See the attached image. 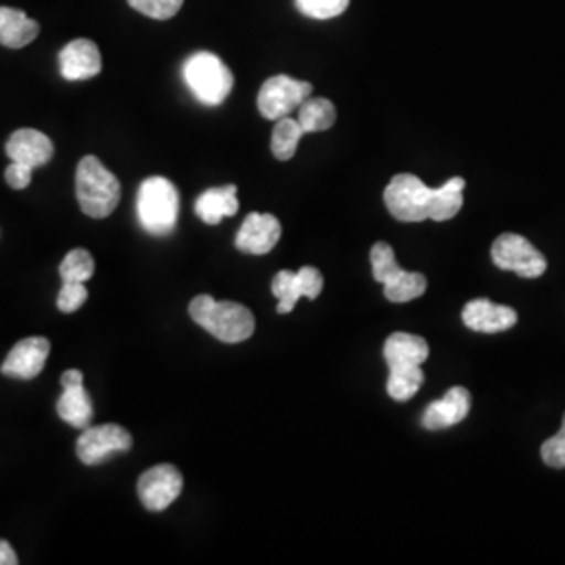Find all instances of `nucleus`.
<instances>
[{
	"label": "nucleus",
	"mask_w": 565,
	"mask_h": 565,
	"mask_svg": "<svg viewBox=\"0 0 565 565\" xmlns=\"http://www.w3.org/2000/svg\"><path fill=\"white\" fill-rule=\"evenodd\" d=\"M189 315L195 323L224 343H242L256 331V319L237 302H216L212 296H198L189 303Z\"/></svg>",
	"instance_id": "f257e3e1"
},
{
	"label": "nucleus",
	"mask_w": 565,
	"mask_h": 565,
	"mask_svg": "<svg viewBox=\"0 0 565 565\" xmlns=\"http://www.w3.org/2000/svg\"><path fill=\"white\" fill-rule=\"evenodd\" d=\"M76 198L86 216L107 218L120 203V181L99 162V158L86 156L76 170Z\"/></svg>",
	"instance_id": "f03ea898"
},
{
	"label": "nucleus",
	"mask_w": 565,
	"mask_h": 565,
	"mask_svg": "<svg viewBox=\"0 0 565 565\" xmlns=\"http://www.w3.org/2000/svg\"><path fill=\"white\" fill-rule=\"evenodd\" d=\"M137 214L142 228L156 237H166L179 221V191L163 177L142 181L137 195Z\"/></svg>",
	"instance_id": "7ed1b4c3"
},
{
	"label": "nucleus",
	"mask_w": 565,
	"mask_h": 565,
	"mask_svg": "<svg viewBox=\"0 0 565 565\" xmlns=\"http://www.w3.org/2000/svg\"><path fill=\"white\" fill-rule=\"evenodd\" d=\"M182 78L198 102L216 107L231 95L235 78L218 55L200 51L182 65Z\"/></svg>",
	"instance_id": "20e7f679"
},
{
	"label": "nucleus",
	"mask_w": 565,
	"mask_h": 565,
	"mask_svg": "<svg viewBox=\"0 0 565 565\" xmlns=\"http://www.w3.org/2000/svg\"><path fill=\"white\" fill-rule=\"evenodd\" d=\"M438 189L427 186L415 174H398L385 186L384 202L401 223H424L434 218Z\"/></svg>",
	"instance_id": "39448f33"
},
{
	"label": "nucleus",
	"mask_w": 565,
	"mask_h": 565,
	"mask_svg": "<svg viewBox=\"0 0 565 565\" xmlns=\"http://www.w3.org/2000/svg\"><path fill=\"white\" fill-rule=\"evenodd\" d=\"M371 266L375 281L384 285V296L394 303H404L422 298L427 289V279L422 273H408L396 263L394 247L390 243H375L371 249Z\"/></svg>",
	"instance_id": "423d86ee"
},
{
	"label": "nucleus",
	"mask_w": 565,
	"mask_h": 565,
	"mask_svg": "<svg viewBox=\"0 0 565 565\" xmlns=\"http://www.w3.org/2000/svg\"><path fill=\"white\" fill-rule=\"evenodd\" d=\"M492 263L524 279H539L546 270V258L522 235L505 233L492 243Z\"/></svg>",
	"instance_id": "0eeeda50"
},
{
	"label": "nucleus",
	"mask_w": 565,
	"mask_h": 565,
	"mask_svg": "<svg viewBox=\"0 0 565 565\" xmlns=\"http://www.w3.org/2000/svg\"><path fill=\"white\" fill-rule=\"evenodd\" d=\"M312 95L310 82L296 81L291 76H273L264 82L258 93V109L266 120H281L298 109Z\"/></svg>",
	"instance_id": "6e6552de"
},
{
	"label": "nucleus",
	"mask_w": 565,
	"mask_h": 565,
	"mask_svg": "<svg viewBox=\"0 0 565 565\" xmlns=\"http://www.w3.org/2000/svg\"><path fill=\"white\" fill-rule=\"evenodd\" d=\"M130 448L132 436L121 425H90L82 429L76 452L84 465H102L120 452H128Z\"/></svg>",
	"instance_id": "1a4fd4ad"
},
{
	"label": "nucleus",
	"mask_w": 565,
	"mask_h": 565,
	"mask_svg": "<svg viewBox=\"0 0 565 565\" xmlns=\"http://www.w3.org/2000/svg\"><path fill=\"white\" fill-rule=\"evenodd\" d=\"M323 275L315 266H303L298 273L291 270H281L273 279L270 291L279 300L277 312L287 315L296 308L300 298L317 300L323 291Z\"/></svg>",
	"instance_id": "9d476101"
},
{
	"label": "nucleus",
	"mask_w": 565,
	"mask_h": 565,
	"mask_svg": "<svg viewBox=\"0 0 565 565\" xmlns=\"http://www.w3.org/2000/svg\"><path fill=\"white\" fill-rule=\"evenodd\" d=\"M182 473L174 465H156L147 469L139 480V499L149 511H163L172 505L182 492Z\"/></svg>",
	"instance_id": "9b49d317"
},
{
	"label": "nucleus",
	"mask_w": 565,
	"mask_h": 565,
	"mask_svg": "<svg viewBox=\"0 0 565 565\" xmlns=\"http://www.w3.org/2000/svg\"><path fill=\"white\" fill-rule=\"evenodd\" d=\"M60 401H57V415L65 424L78 429H86L93 424V398L84 390V375L78 369H70L61 375Z\"/></svg>",
	"instance_id": "f8f14e48"
},
{
	"label": "nucleus",
	"mask_w": 565,
	"mask_h": 565,
	"mask_svg": "<svg viewBox=\"0 0 565 565\" xmlns=\"http://www.w3.org/2000/svg\"><path fill=\"white\" fill-rule=\"evenodd\" d=\"M281 239V223L273 214H247L235 237V247L243 254L264 256Z\"/></svg>",
	"instance_id": "ddd939ff"
},
{
	"label": "nucleus",
	"mask_w": 565,
	"mask_h": 565,
	"mask_svg": "<svg viewBox=\"0 0 565 565\" xmlns=\"http://www.w3.org/2000/svg\"><path fill=\"white\" fill-rule=\"evenodd\" d=\"M51 352V343L46 338H25L13 345L0 366L2 375L15 380H34L41 375Z\"/></svg>",
	"instance_id": "4468645a"
},
{
	"label": "nucleus",
	"mask_w": 565,
	"mask_h": 565,
	"mask_svg": "<svg viewBox=\"0 0 565 565\" xmlns=\"http://www.w3.org/2000/svg\"><path fill=\"white\" fill-rule=\"evenodd\" d=\"M61 76L65 81H90L102 74L103 60L99 46L88 39H78L63 46L60 53Z\"/></svg>",
	"instance_id": "2eb2a0df"
},
{
	"label": "nucleus",
	"mask_w": 565,
	"mask_h": 565,
	"mask_svg": "<svg viewBox=\"0 0 565 565\" xmlns=\"http://www.w3.org/2000/svg\"><path fill=\"white\" fill-rule=\"evenodd\" d=\"M4 151L11 162L23 163V166H30L32 170H36L53 160L55 147L46 135H42L41 130L21 128L9 137V141L4 145Z\"/></svg>",
	"instance_id": "dca6fc26"
},
{
	"label": "nucleus",
	"mask_w": 565,
	"mask_h": 565,
	"mask_svg": "<svg viewBox=\"0 0 565 565\" xmlns=\"http://www.w3.org/2000/svg\"><path fill=\"white\" fill-rule=\"evenodd\" d=\"M463 323L478 333H503L518 323V312L511 306L490 302L486 298L465 303Z\"/></svg>",
	"instance_id": "f3484780"
},
{
	"label": "nucleus",
	"mask_w": 565,
	"mask_h": 565,
	"mask_svg": "<svg viewBox=\"0 0 565 565\" xmlns=\"http://www.w3.org/2000/svg\"><path fill=\"white\" fill-rule=\"evenodd\" d=\"M471 411V394L461 385L450 387L443 401L431 403L425 408L422 425L429 431L448 429L452 425L461 424Z\"/></svg>",
	"instance_id": "a211bd4d"
},
{
	"label": "nucleus",
	"mask_w": 565,
	"mask_h": 565,
	"mask_svg": "<svg viewBox=\"0 0 565 565\" xmlns=\"http://www.w3.org/2000/svg\"><path fill=\"white\" fill-rule=\"evenodd\" d=\"M41 34L39 21L28 18L25 11L0 7V44L7 49H23Z\"/></svg>",
	"instance_id": "6ab92c4d"
},
{
	"label": "nucleus",
	"mask_w": 565,
	"mask_h": 565,
	"mask_svg": "<svg viewBox=\"0 0 565 565\" xmlns=\"http://www.w3.org/2000/svg\"><path fill=\"white\" fill-rule=\"evenodd\" d=\"M429 356L424 338L411 333H392L384 343V359L390 369L422 366Z\"/></svg>",
	"instance_id": "aec40b11"
},
{
	"label": "nucleus",
	"mask_w": 565,
	"mask_h": 565,
	"mask_svg": "<svg viewBox=\"0 0 565 565\" xmlns=\"http://www.w3.org/2000/svg\"><path fill=\"white\" fill-rule=\"evenodd\" d=\"M239 212V200H237V186H214L202 193L195 202V214L205 224H221L224 218H231Z\"/></svg>",
	"instance_id": "412c9836"
},
{
	"label": "nucleus",
	"mask_w": 565,
	"mask_h": 565,
	"mask_svg": "<svg viewBox=\"0 0 565 565\" xmlns=\"http://www.w3.org/2000/svg\"><path fill=\"white\" fill-rule=\"evenodd\" d=\"M335 120H338V111H335V105L329 102V99H323V97L312 99V97H308L300 105L298 121L302 126L303 135L329 130L335 124Z\"/></svg>",
	"instance_id": "4be33fe9"
},
{
	"label": "nucleus",
	"mask_w": 565,
	"mask_h": 565,
	"mask_svg": "<svg viewBox=\"0 0 565 565\" xmlns=\"http://www.w3.org/2000/svg\"><path fill=\"white\" fill-rule=\"evenodd\" d=\"M425 375L422 366H404V369H390L387 377V394L396 403L411 401L424 385Z\"/></svg>",
	"instance_id": "5701e85b"
},
{
	"label": "nucleus",
	"mask_w": 565,
	"mask_h": 565,
	"mask_svg": "<svg viewBox=\"0 0 565 565\" xmlns=\"http://www.w3.org/2000/svg\"><path fill=\"white\" fill-rule=\"evenodd\" d=\"M303 137L302 126L300 121L285 116L281 120H277V126L273 130V141H270V149L275 153L277 160L287 162L296 156V149H298V142Z\"/></svg>",
	"instance_id": "b1692460"
},
{
	"label": "nucleus",
	"mask_w": 565,
	"mask_h": 565,
	"mask_svg": "<svg viewBox=\"0 0 565 565\" xmlns=\"http://www.w3.org/2000/svg\"><path fill=\"white\" fill-rule=\"evenodd\" d=\"M63 281L86 282L95 275V260L88 249H72L60 266Z\"/></svg>",
	"instance_id": "393cba45"
},
{
	"label": "nucleus",
	"mask_w": 565,
	"mask_h": 565,
	"mask_svg": "<svg viewBox=\"0 0 565 565\" xmlns=\"http://www.w3.org/2000/svg\"><path fill=\"white\" fill-rule=\"evenodd\" d=\"M296 7L310 20H333L350 7V0H296Z\"/></svg>",
	"instance_id": "a878e982"
},
{
	"label": "nucleus",
	"mask_w": 565,
	"mask_h": 565,
	"mask_svg": "<svg viewBox=\"0 0 565 565\" xmlns=\"http://www.w3.org/2000/svg\"><path fill=\"white\" fill-rule=\"evenodd\" d=\"M184 0H128V4L151 20H172L182 9Z\"/></svg>",
	"instance_id": "bb28decb"
},
{
	"label": "nucleus",
	"mask_w": 565,
	"mask_h": 565,
	"mask_svg": "<svg viewBox=\"0 0 565 565\" xmlns=\"http://www.w3.org/2000/svg\"><path fill=\"white\" fill-rule=\"evenodd\" d=\"M86 300H88V289L84 282L63 281L60 296H57V306H60L61 312L72 315L82 308Z\"/></svg>",
	"instance_id": "cd10ccee"
},
{
	"label": "nucleus",
	"mask_w": 565,
	"mask_h": 565,
	"mask_svg": "<svg viewBox=\"0 0 565 565\" xmlns=\"http://www.w3.org/2000/svg\"><path fill=\"white\" fill-rule=\"evenodd\" d=\"M541 457H543V461L548 467L565 469V415L559 434H555L553 438L546 440L543 448H541Z\"/></svg>",
	"instance_id": "c85d7f7f"
},
{
	"label": "nucleus",
	"mask_w": 565,
	"mask_h": 565,
	"mask_svg": "<svg viewBox=\"0 0 565 565\" xmlns=\"http://www.w3.org/2000/svg\"><path fill=\"white\" fill-rule=\"evenodd\" d=\"M32 168L30 166H23V163L11 162V166L4 170V181L11 186V189H25L30 181H32Z\"/></svg>",
	"instance_id": "c756f323"
},
{
	"label": "nucleus",
	"mask_w": 565,
	"mask_h": 565,
	"mask_svg": "<svg viewBox=\"0 0 565 565\" xmlns=\"http://www.w3.org/2000/svg\"><path fill=\"white\" fill-rule=\"evenodd\" d=\"M20 559L7 541H0V565H18Z\"/></svg>",
	"instance_id": "7c9ffc66"
}]
</instances>
